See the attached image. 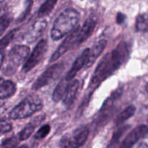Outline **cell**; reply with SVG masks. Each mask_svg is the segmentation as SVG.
<instances>
[{"label": "cell", "instance_id": "5", "mask_svg": "<svg viewBox=\"0 0 148 148\" xmlns=\"http://www.w3.org/2000/svg\"><path fill=\"white\" fill-rule=\"evenodd\" d=\"M89 135L88 127H79L74 130L71 135L66 134L62 137V143L64 148H79L83 145Z\"/></svg>", "mask_w": 148, "mask_h": 148}, {"label": "cell", "instance_id": "11", "mask_svg": "<svg viewBox=\"0 0 148 148\" xmlns=\"http://www.w3.org/2000/svg\"><path fill=\"white\" fill-rule=\"evenodd\" d=\"M97 22L95 19L89 18L84 23L83 25L79 28L78 32L77 38V45L81 44L84 41L89 38L94 32Z\"/></svg>", "mask_w": 148, "mask_h": 148}, {"label": "cell", "instance_id": "1", "mask_svg": "<svg viewBox=\"0 0 148 148\" xmlns=\"http://www.w3.org/2000/svg\"><path fill=\"white\" fill-rule=\"evenodd\" d=\"M130 57V49L125 41H121L116 47L106 53L95 69L90 82V88H95L119 69Z\"/></svg>", "mask_w": 148, "mask_h": 148}, {"label": "cell", "instance_id": "25", "mask_svg": "<svg viewBox=\"0 0 148 148\" xmlns=\"http://www.w3.org/2000/svg\"><path fill=\"white\" fill-rule=\"evenodd\" d=\"M17 144H18V142H17V138L14 137H12L3 142L1 148H18Z\"/></svg>", "mask_w": 148, "mask_h": 148}, {"label": "cell", "instance_id": "26", "mask_svg": "<svg viewBox=\"0 0 148 148\" xmlns=\"http://www.w3.org/2000/svg\"><path fill=\"white\" fill-rule=\"evenodd\" d=\"M12 130V127L10 123L6 121H0V134H5Z\"/></svg>", "mask_w": 148, "mask_h": 148}, {"label": "cell", "instance_id": "27", "mask_svg": "<svg viewBox=\"0 0 148 148\" xmlns=\"http://www.w3.org/2000/svg\"><path fill=\"white\" fill-rule=\"evenodd\" d=\"M32 5H33V1H32V0H27V4H26L25 10V11L22 13L21 15L19 17V18H18L19 22H21V21H23V20H24L25 18L27 17V14H29L30 10H31Z\"/></svg>", "mask_w": 148, "mask_h": 148}, {"label": "cell", "instance_id": "31", "mask_svg": "<svg viewBox=\"0 0 148 148\" xmlns=\"http://www.w3.org/2000/svg\"><path fill=\"white\" fill-rule=\"evenodd\" d=\"M3 61H4V55L0 52V68H1V66H2Z\"/></svg>", "mask_w": 148, "mask_h": 148}, {"label": "cell", "instance_id": "15", "mask_svg": "<svg viewBox=\"0 0 148 148\" xmlns=\"http://www.w3.org/2000/svg\"><path fill=\"white\" fill-rule=\"evenodd\" d=\"M46 26H47V23L45 20L37 21L35 24H33L30 30L27 33V41L33 42L36 40L44 32Z\"/></svg>", "mask_w": 148, "mask_h": 148}, {"label": "cell", "instance_id": "2", "mask_svg": "<svg viewBox=\"0 0 148 148\" xmlns=\"http://www.w3.org/2000/svg\"><path fill=\"white\" fill-rule=\"evenodd\" d=\"M79 20V14L76 10L67 8L64 10L55 20L51 30V38L57 40L69 35L77 28Z\"/></svg>", "mask_w": 148, "mask_h": 148}, {"label": "cell", "instance_id": "32", "mask_svg": "<svg viewBox=\"0 0 148 148\" xmlns=\"http://www.w3.org/2000/svg\"><path fill=\"white\" fill-rule=\"evenodd\" d=\"M145 90H146V92H147V95H148V83L146 85V87H145Z\"/></svg>", "mask_w": 148, "mask_h": 148}, {"label": "cell", "instance_id": "14", "mask_svg": "<svg viewBox=\"0 0 148 148\" xmlns=\"http://www.w3.org/2000/svg\"><path fill=\"white\" fill-rule=\"evenodd\" d=\"M16 92L15 84L11 80L0 81V99L9 98L14 95Z\"/></svg>", "mask_w": 148, "mask_h": 148}, {"label": "cell", "instance_id": "29", "mask_svg": "<svg viewBox=\"0 0 148 148\" xmlns=\"http://www.w3.org/2000/svg\"><path fill=\"white\" fill-rule=\"evenodd\" d=\"M126 18H127V17H126L125 14H123L122 12H119L116 15V18L117 24H123L124 23V21H125Z\"/></svg>", "mask_w": 148, "mask_h": 148}, {"label": "cell", "instance_id": "28", "mask_svg": "<svg viewBox=\"0 0 148 148\" xmlns=\"http://www.w3.org/2000/svg\"><path fill=\"white\" fill-rule=\"evenodd\" d=\"M7 4L6 1H0V19L7 14Z\"/></svg>", "mask_w": 148, "mask_h": 148}, {"label": "cell", "instance_id": "9", "mask_svg": "<svg viewBox=\"0 0 148 148\" xmlns=\"http://www.w3.org/2000/svg\"><path fill=\"white\" fill-rule=\"evenodd\" d=\"M148 134V126L142 124L137 126L128 133L125 138L120 144L119 148H132L141 139Z\"/></svg>", "mask_w": 148, "mask_h": 148}, {"label": "cell", "instance_id": "18", "mask_svg": "<svg viewBox=\"0 0 148 148\" xmlns=\"http://www.w3.org/2000/svg\"><path fill=\"white\" fill-rule=\"evenodd\" d=\"M43 119H41L38 120V121H36V120H33L30 123H29L25 127V128L22 130L21 132L19 134V140H21V141H23V140H26L27 139H28L30 136L32 135V134L34 132L35 129H36V126L42 121V120H43Z\"/></svg>", "mask_w": 148, "mask_h": 148}, {"label": "cell", "instance_id": "21", "mask_svg": "<svg viewBox=\"0 0 148 148\" xmlns=\"http://www.w3.org/2000/svg\"><path fill=\"white\" fill-rule=\"evenodd\" d=\"M129 129H130V126L129 125L123 126V127H121L120 128H119L116 131L114 132L111 142H110L109 144H108V148H114L115 147V146L119 143L120 139L122 137V136L124 135V133H125Z\"/></svg>", "mask_w": 148, "mask_h": 148}, {"label": "cell", "instance_id": "19", "mask_svg": "<svg viewBox=\"0 0 148 148\" xmlns=\"http://www.w3.org/2000/svg\"><path fill=\"white\" fill-rule=\"evenodd\" d=\"M135 28L137 32L147 33L148 32V14L143 13L139 14L136 18Z\"/></svg>", "mask_w": 148, "mask_h": 148}, {"label": "cell", "instance_id": "30", "mask_svg": "<svg viewBox=\"0 0 148 148\" xmlns=\"http://www.w3.org/2000/svg\"><path fill=\"white\" fill-rule=\"evenodd\" d=\"M137 148H148V145L145 143H143L137 147Z\"/></svg>", "mask_w": 148, "mask_h": 148}, {"label": "cell", "instance_id": "23", "mask_svg": "<svg viewBox=\"0 0 148 148\" xmlns=\"http://www.w3.org/2000/svg\"><path fill=\"white\" fill-rule=\"evenodd\" d=\"M51 131V127L49 124L43 125L38 130L37 132L34 135V138L36 140H42L44 139L45 137H47Z\"/></svg>", "mask_w": 148, "mask_h": 148}, {"label": "cell", "instance_id": "24", "mask_svg": "<svg viewBox=\"0 0 148 148\" xmlns=\"http://www.w3.org/2000/svg\"><path fill=\"white\" fill-rule=\"evenodd\" d=\"M12 21V18L8 14H6L5 16L0 19V36L4 33L6 29L9 27L10 23Z\"/></svg>", "mask_w": 148, "mask_h": 148}, {"label": "cell", "instance_id": "4", "mask_svg": "<svg viewBox=\"0 0 148 148\" xmlns=\"http://www.w3.org/2000/svg\"><path fill=\"white\" fill-rule=\"evenodd\" d=\"M48 50L47 40L42 39L37 43L23 66V72H30L42 61Z\"/></svg>", "mask_w": 148, "mask_h": 148}, {"label": "cell", "instance_id": "8", "mask_svg": "<svg viewBox=\"0 0 148 148\" xmlns=\"http://www.w3.org/2000/svg\"><path fill=\"white\" fill-rule=\"evenodd\" d=\"M79 30V28L77 27L72 33H70L66 36V38L64 40V41L61 43L60 46L58 47V49L55 51L54 53L51 56L49 62L52 63V62H56L62 55L67 52L69 49H72L75 46H77V38Z\"/></svg>", "mask_w": 148, "mask_h": 148}, {"label": "cell", "instance_id": "10", "mask_svg": "<svg viewBox=\"0 0 148 148\" xmlns=\"http://www.w3.org/2000/svg\"><path fill=\"white\" fill-rule=\"evenodd\" d=\"M90 49H85L82 52L80 55L78 56L72 64L70 70L67 72L65 77L69 81L72 80L74 79L77 72L84 66H86L88 60L90 58Z\"/></svg>", "mask_w": 148, "mask_h": 148}, {"label": "cell", "instance_id": "3", "mask_svg": "<svg viewBox=\"0 0 148 148\" xmlns=\"http://www.w3.org/2000/svg\"><path fill=\"white\" fill-rule=\"evenodd\" d=\"M43 106V101L38 96L30 95L23 100L10 111V118L13 120L27 118L40 111Z\"/></svg>", "mask_w": 148, "mask_h": 148}, {"label": "cell", "instance_id": "20", "mask_svg": "<svg viewBox=\"0 0 148 148\" xmlns=\"http://www.w3.org/2000/svg\"><path fill=\"white\" fill-rule=\"evenodd\" d=\"M59 0H46L39 8L38 15L39 17H43L49 15L56 6Z\"/></svg>", "mask_w": 148, "mask_h": 148}, {"label": "cell", "instance_id": "6", "mask_svg": "<svg viewBox=\"0 0 148 148\" xmlns=\"http://www.w3.org/2000/svg\"><path fill=\"white\" fill-rule=\"evenodd\" d=\"M30 53V48L25 45L14 46L9 53V64L7 67L8 73L14 72L15 69L26 60Z\"/></svg>", "mask_w": 148, "mask_h": 148}, {"label": "cell", "instance_id": "33", "mask_svg": "<svg viewBox=\"0 0 148 148\" xmlns=\"http://www.w3.org/2000/svg\"><path fill=\"white\" fill-rule=\"evenodd\" d=\"M18 148H27V147L26 145H23V146H21V147H18Z\"/></svg>", "mask_w": 148, "mask_h": 148}, {"label": "cell", "instance_id": "22", "mask_svg": "<svg viewBox=\"0 0 148 148\" xmlns=\"http://www.w3.org/2000/svg\"><path fill=\"white\" fill-rule=\"evenodd\" d=\"M17 29H14V30H11L10 33H7L5 36L2 38L1 39H0V50H2V49H5L10 43H11L12 40L14 38V36H15L16 33L17 32Z\"/></svg>", "mask_w": 148, "mask_h": 148}, {"label": "cell", "instance_id": "13", "mask_svg": "<svg viewBox=\"0 0 148 148\" xmlns=\"http://www.w3.org/2000/svg\"><path fill=\"white\" fill-rule=\"evenodd\" d=\"M107 45V41L105 39H101L98 40L90 49V58L88 60V64L86 65V68H89L94 64L96 61L98 56L102 53L104 49H106Z\"/></svg>", "mask_w": 148, "mask_h": 148}, {"label": "cell", "instance_id": "17", "mask_svg": "<svg viewBox=\"0 0 148 148\" xmlns=\"http://www.w3.org/2000/svg\"><path fill=\"white\" fill-rule=\"evenodd\" d=\"M136 111V107L134 105H130L125 108L123 111H121L115 120V124L116 126H120L125 122L127 120L132 117L134 115Z\"/></svg>", "mask_w": 148, "mask_h": 148}, {"label": "cell", "instance_id": "7", "mask_svg": "<svg viewBox=\"0 0 148 148\" xmlns=\"http://www.w3.org/2000/svg\"><path fill=\"white\" fill-rule=\"evenodd\" d=\"M63 69L64 64L62 63L55 64L49 66L36 79V82L33 83L32 89L34 90H38L49 85L60 75V74L63 71Z\"/></svg>", "mask_w": 148, "mask_h": 148}, {"label": "cell", "instance_id": "34", "mask_svg": "<svg viewBox=\"0 0 148 148\" xmlns=\"http://www.w3.org/2000/svg\"><path fill=\"white\" fill-rule=\"evenodd\" d=\"M1 78H0V81H1Z\"/></svg>", "mask_w": 148, "mask_h": 148}, {"label": "cell", "instance_id": "12", "mask_svg": "<svg viewBox=\"0 0 148 148\" xmlns=\"http://www.w3.org/2000/svg\"><path fill=\"white\" fill-rule=\"evenodd\" d=\"M79 88V82L78 79H72L69 82L67 89L63 98V103L65 106L69 107L75 100Z\"/></svg>", "mask_w": 148, "mask_h": 148}, {"label": "cell", "instance_id": "16", "mask_svg": "<svg viewBox=\"0 0 148 148\" xmlns=\"http://www.w3.org/2000/svg\"><path fill=\"white\" fill-rule=\"evenodd\" d=\"M69 82L70 81H69L66 77H64L58 83L57 86L53 90V94H52V100L54 102L57 103L63 99L64 95L66 92Z\"/></svg>", "mask_w": 148, "mask_h": 148}]
</instances>
